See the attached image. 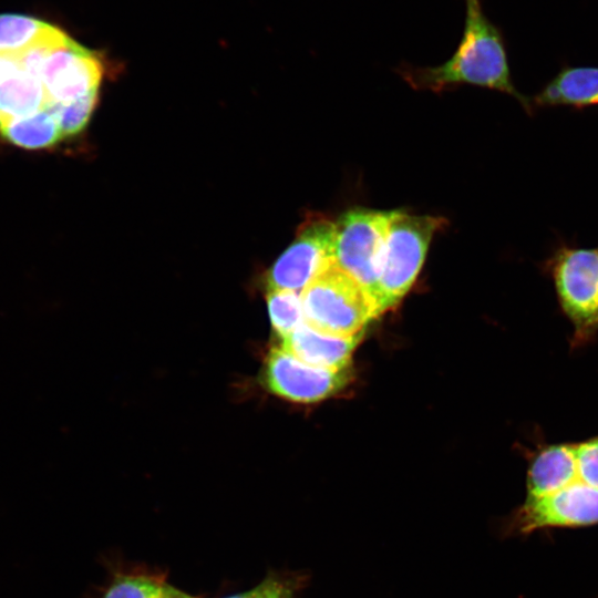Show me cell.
I'll list each match as a JSON object with an SVG mask.
<instances>
[{"label":"cell","mask_w":598,"mask_h":598,"mask_svg":"<svg viewBox=\"0 0 598 598\" xmlns=\"http://www.w3.org/2000/svg\"><path fill=\"white\" fill-rule=\"evenodd\" d=\"M69 37L39 19L20 14H0V54L21 58L43 47L56 45Z\"/></svg>","instance_id":"cell-13"},{"label":"cell","mask_w":598,"mask_h":598,"mask_svg":"<svg viewBox=\"0 0 598 598\" xmlns=\"http://www.w3.org/2000/svg\"><path fill=\"white\" fill-rule=\"evenodd\" d=\"M290 589L279 580H266L255 589L228 598H290Z\"/></svg>","instance_id":"cell-20"},{"label":"cell","mask_w":598,"mask_h":598,"mask_svg":"<svg viewBox=\"0 0 598 598\" xmlns=\"http://www.w3.org/2000/svg\"><path fill=\"white\" fill-rule=\"evenodd\" d=\"M169 587L163 581L142 575L120 576L103 598H165Z\"/></svg>","instance_id":"cell-18"},{"label":"cell","mask_w":598,"mask_h":598,"mask_svg":"<svg viewBox=\"0 0 598 598\" xmlns=\"http://www.w3.org/2000/svg\"><path fill=\"white\" fill-rule=\"evenodd\" d=\"M97 93L95 91L66 103L45 104L54 113L62 136H73L84 128L95 107Z\"/></svg>","instance_id":"cell-17"},{"label":"cell","mask_w":598,"mask_h":598,"mask_svg":"<svg viewBox=\"0 0 598 598\" xmlns=\"http://www.w3.org/2000/svg\"><path fill=\"white\" fill-rule=\"evenodd\" d=\"M44 105L41 81L19 59L0 54V116H25Z\"/></svg>","instance_id":"cell-11"},{"label":"cell","mask_w":598,"mask_h":598,"mask_svg":"<svg viewBox=\"0 0 598 598\" xmlns=\"http://www.w3.org/2000/svg\"><path fill=\"white\" fill-rule=\"evenodd\" d=\"M19 60L40 79L45 104L66 103L99 91L103 75L100 58L70 38L33 50Z\"/></svg>","instance_id":"cell-5"},{"label":"cell","mask_w":598,"mask_h":598,"mask_svg":"<svg viewBox=\"0 0 598 598\" xmlns=\"http://www.w3.org/2000/svg\"><path fill=\"white\" fill-rule=\"evenodd\" d=\"M351 378L350 368L328 370L309 365L274 347L265 361L262 381L274 394L291 402L313 403L342 390Z\"/></svg>","instance_id":"cell-7"},{"label":"cell","mask_w":598,"mask_h":598,"mask_svg":"<svg viewBox=\"0 0 598 598\" xmlns=\"http://www.w3.org/2000/svg\"><path fill=\"white\" fill-rule=\"evenodd\" d=\"M267 308L274 331L283 339L305 322L300 295L292 290H267Z\"/></svg>","instance_id":"cell-16"},{"label":"cell","mask_w":598,"mask_h":598,"mask_svg":"<svg viewBox=\"0 0 598 598\" xmlns=\"http://www.w3.org/2000/svg\"><path fill=\"white\" fill-rule=\"evenodd\" d=\"M446 219L392 210L374 301L379 316L393 308L414 283L430 243Z\"/></svg>","instance_id":"cell-3"},{"label":"cell","mask_w":598,"mask_h":598,"mask_svg":"<svg viewBox=\"0 0 598 598\" xmlns=\"http://www.w3.org/2000/svg\"><path fill=\"white\" fill-rule=\"evenodd\" d=\"M465 20L460 43L450 59L436 66L402 63L396 72L415 90L440 93L470 84L515 97L530 113L532 101L520 94L511 78L499 29L486 17L481 0H464Z\"/></svg>","instance_id":"cell-1"},{"label":"cell","mask_w":598,"mask_h":598,"mask_svg":"<svg viewBox=\"0 0 598 598\" xmlns=\"http://www.w3.org/2000/svg\"><path fill=\"white\" fill-rule=\"evenodd\" d=\"M533 103L574 107L598 104V68L564 69L535 96Z\"/></svg>","instance_id":"cell-14"},{"label":"cell","mask_w":598,"mask_h":598,"mask_svg":"<svg viewBox=\"0 0 598 598\" xmlns=\"http://www.w3.org/2000/svg\"><path fill=\"white\" fill-rule=\"evenodd\" d=\"M0 136L29 150L50 147L63 137L54 113L47 105L25 116H0Z\"/></svg>","instance_id":"cell-15"},{"label":"cell","mask_w":598,"mask_h":598,"mask_svg":"<svg viewBox=\"0 0 598 598\" xmlns=\"http://www.w3.org/2000/svg\"><path fill=\"white\" fill-rule=\"evenodd\" d=\"M553 276L565 312L584 329L598 322V249L561 247Z\"/></svg>","instance_id":"cell-8"},{"label":"cell","mask_w":598,"mask_h":598,"mask_svg":"<svg viewBox=\"0 0 598 598\" xmlns=\"http://www.w3.org/2000/svg\"><path fill=\"white\" fill-rule=\"evenodd\" d=\"M305 322L339 338L362 334L379 313L372 296L352 276L331 262L300 293Z\"/></svg>","instance_id":"cell-2"},{"label":"cell","mask_w":598,"mask_h":598,"mask_svg":"<svg viewBox=\"0 0 598 598\" xmlns=\"http://www.w3.org/2000/svg\"><path fill=\"white\" fill-rule=\"evenodd\" d=\"M391 212L357 207L334 221L333 262L359 281L373 300Z\"/></svg>","instance_id":"cell-4"},{"label":"cell","mask_w":598,"mask_h":598,"mask_svg":"<svg viewBox=\"0 0 598 598\" xmlns=\"http://www.w3.org/2000/svg\"><path fill=\"white\" fill-rule=\"evenodd\" d=\"M165 598H193L169 587Z\"/></svg>","instance_id":"cell-21"},{"label":"cell","mask_w":598,"mask_h":598,"mask_svg":"<svg viewBox=\"0 0 598 598\" xmlns=\"http://www.w3.org/2000/svg\"><path fill=\"white\" fill-rule=\"evenodd\" d=\"M578 480L598 488V437L574 445Z\"/></svg>","instance_id":"cell-19"},{"label":"cell","mask_w":598,"mask_h":598,"mask_svg":"<svg viewBox=\"0 0 598 598\" xmlns=\"http://www.w3.org/2000/svg\"><path fill=\"white\" fill-rule=\"evenodd\" d=\"M334 221L322 215L308 216L290 246L266 274L267 290H302L333 262Z\"/></svg>","instance_id":"cell-6"},{"label":"cell","mask_w":598,"mask_h":598,"mask_svg":"<svg viewBox=\"0 0 598 598\" xmlns=\"http://www.w3.org/2000/svg\"><path fill=\"white\" fill-rule=\"evenodd\" d=\"M578 480L574 445L559 444L542 450L527 473V498L553 494Z\"/></svg>","instance_id":"cell-12"},{"label":"cell","mask_w":598,"mask_h":598,"mask_svg":"<svg viewBox=\"0 0 598 598\" xmlns=\"http://www.w3.org/2000/svg\"><path fill=\"white\" fill-rule=\"evenodd\" d=\"M361 337L362 334L350 338L332 337L303 322L281 339V348L309 365L338 371L349 368Z\"/></svg>","instance_id":"cell-10"},{"label":"cell","mask_w":598,"mask_h":598,"mask_svg":"<svg viewBox=\"0 0 598 598\" xmlns=\"http://www.w3.org/2000/svg\"><path fill=\"white\" fill-rule=\"evenodd\" d=\"M595 524H598V488L579 480L553 494L526 498L518 515V527L523 533Z\"/></svg>","instance_id":"cell-9"}]
</instances>
